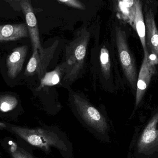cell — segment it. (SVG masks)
<instances>
[{
	"label": "cell",
	"instance_id": "cell-9",
	"mask_svg": "<svg viewBox=\"0 0 158 158\" xmlns=\"http://www.w3.org/2000/svg\"><path fill=\"white\" fill-rule=\"evenodd\" d=\"M27 24L0 25V42L14 41L28 37Z\"/></svg>",
	"mask_w": 158,
	"mask_h": 158
},
{
	"label": "cell",
	"instance_id": "cell-10",
	"mask_svg": "<svg viewBox=\"0 0 158 158\" xmlns=\"http://www.w3.org/2000/svg\"><path fill=\"white\" fill-rule=\"evenodd\" d=\"M114 9L119 16L134 27L136 0H112Z\"/></svg>",
	"mask_w": 158,
	"mask_h": 158
},
{
	"label": "cell",
	"instance_id": "cell-15",
	"mask_svg": "<svg viewBox=\"0 0 158 158\" xmlns=\"http://www.w3.org/2000/svg\"><path fill=\"white\" fill-rule=\"evenodd\" d=\"M99 59L102 74L106 78L108 79L110 75L111 63L109 52L106 46H103L100 50Z\"/></svg>",
	"mask_w": 158,
	"mask_h": 158
},
{
	"label": "cell",
	"instance_id": "cell-17",
	"mask_svg": "<svg viewBox=\"0 0 158 158\" xmlns=\"http://www.w3.org/2000/svg\"><path fill=\"white\" fill-rule=\"evenodd\" d=\"M40 54L38 50L33 51L32 56L28 63L25 74L27 76H32L37 74L39 66Z\"/></svg>",
	"mask_w": 158,
	"mask_h": 158
},
{
	"label": "cell",
	"instance_id": "cell-14",
	"mask_svg": "<svg viewBox=\"0 0 158 158\" xmlns=\"http://www.w3.org/2000/svg\"><path fill=\"white\" fill-rule=\"evenodd\" d=\"M158 123V112L154 115L145 129L141 136V144L147 145L156 140L158 135V131L157 130Z\"/></svg>",
	"mask_w": 158,
	"mask_h": 158
},
{
	"label": "cell",
	"instance_id": "cell-11",
	"mask_svg": "<svg viewBox=\"0 0 158 158\" xmlns=\"http://www.w3.org/2000/svg\"><path fill=\"white\" fill-rule=\"evenodd\" d=\"M134 28L136 30L137 34L140 38L143 49L144 55H148L149 53L147 47L146 41L145 22L144 20L141 0H136V13L135 17Z\"/></svg>",
	"mask_w": 158,
	"mask_h": 158
},
{
	"label": "cell",
	"instance_id": "cell-12",
	"mask_svg": "<svg viewBox=\"0 0 158 158\" xmlns=\"http://www.w3.org/2000/svg\"><path fill=\"white\" fill-rule=\"evenodd\" d=\"M58 44V41L55 42L51 46L44 49L39 52L40 59H39V66L37 74L40 79L43 77L46 73V69L50 64L53 55L55 52L56 47Z\"/></svg>",
	"mask_w": 158,
	"mask_h": 158
},
{
	"label": "cell",
	"instance_id": "cell-5",
	"mask_svg": "<svg viewBox=\"0 0 158 158\" xmlns=\"http://www.w3.org/2000/svg\"><path fill=\"white\" fill-rule=\"evenodd\" d=\"M20 4L25 14L26 24L32 43L33 51L40 52L43 48L41 45L37 19L29 0H20Z\"/></svg>",
	"mask_w": 158,
	"mask_h": 158
},
{
	"label": "cell",
	"instance_id": "cell-18",
	"mask_svg": "<svg viewBox=\"0 0 158 158\" xmlns=\"http://www.w3.org/2000/svg\"><path fill=\"white\" fill-rule=\"evenodd\" d=\"M8 144L9 151L12 158H36L29 152L18 146L15 143L10 141Z\"/></svg>",
	"mask_w": 158,
	"mask_h": 158
},
{
	"label": "cell",
	"instance_id": "cell-4",
	"mask_svg": "<svg viewBox=\"0 0 158 158\" xmlns=\"http://www.w3.org/2000/svg\"><path fill=\"white\" fill-rule=\"evenodd\" d=\"M116 41L121 64L133 89L136 87L138 75L135 62L127 44L126 33L119 27L116 28Z\"/></svg>",
	"mask_w": 158,
	"mask_h": 158
},
{
	"label": "cell",
	"instance_id": "cell-3",
	"mask_svg": "<svg viewBox=\"0 0 158 158\" xmlns=\"http://www.w3.org/2000/svg\"><path fill=\"white\" fill-rule=\"evenodd\" d=\"M73 97L76 109L84 122L99 139L109 142V126L103 114L77 94H73Z\"/></svg>",
	"mask_w": 158,
	"mask_h": 158
},
{
	"label": "cell",
	"instance_id": "cell-8",
	"mask_svg": "<svg viewBox=\"0 0 158 158\" xmlns=\"http://www.w3.org/2000/svg\"><path fill=\"white\" fill-rule=\"evenodd\" d=\"M26 45L15 49L6 59V68L8 77L11 79L16 77L23 67L27 52Z\"/></svg>",
	"mask_w": 158,
	"mask_h": 158
},
{
	"label": "cell",
	"instance_id": "cell-19",
	"mask_svg": "<svg viewBox=\"0 0 158 158\" xmlns=\"http://www.w3.org/2000/svg\"><path fill=\"white\" fill-rule=\"evenodd\" d=\"M60 2L68 6H70L73 8L80 9V10H85V6L83 3L80 0H57Z\"/></svg>",
	"mask_w": 158,
	"mask_h": 158
},
{
	"label": "cell",
	"instance_id": "cell-2",
	"mask_svg": "<svg viewBox=\"0 0 158 158\" xmlns=\"http://www.w3.org/2000/svg\"><path fill=\"white\" fill-rule=\"evenodd\" d=\"M90 37L89 31L82 29L66 47L65 81H75L82 70Z\"/></svg>",
	"mask_w": 158,
	"mask_h": 158
},
{
	"label": "cell",
	"instance_id": "cell-16",
	"mask_svg": "<svg viewBox=\"0 0 158 158\" xmlns=\"http://www.w3.org/2000/svg\"><path fill=\"white\" fill-rule=\"evenodd\" d=\"M18 101L15 97L12 95L5 94L0 96V111L8 112L15 108Z\"/></svg>",
	"mask_w": 158,
	"mask_h": 158
},
{
	"label": "cell",
	"instance_id": "cell-7",
	"mask_svg": "<svg viewBox=\"0 0 158 158\" xmlns=\"http://www.w3.org/2000/svg\"><path fill=\"white\" fill-rule=\"evenodd\" d=\"M146 41L148 53L153 54L158 59V30L155 15L152 9H147L145 13Z\"/></svg>",
	"mask_w": 158,
	"mask_h": 158
},
{
	"label": "cell",
	"instance_id": "cell-1",
	"mask_svg": "<svg viewBox=\"0 0 158 158\" xmlns=\"http://www.w3.org/2000/svg\"><path fill=\"white\" fill-rule=\"evenodd\" d=\"M8 128L30 146L49 154L55 148L64 158L73 156L72 143L61 131L51 128L30 129L8 124Z\"/></svg>",
	"mask_w": 158,
	"mask_h": 158
},
{
	"label": "cell",
	"instance_id": "cell-13",
	"mask_svg": "<svg viewBox=\"0 0 158 158\" xmlns=\"http://www.w3.org/2000/svg\"><path fill=\"white\" fill-rule=\"evenodd\" d=\"M66 69L65 64L57 66L54 70L50 72H46L41 79L40 85L37 90H40L45 86H53L58 84L61 81V77Z\"/></svg>",
	"mask_w": 158,
	"mask_h": 158
},
{
	"label": "cell",
	"instance_id": "cell-6",
	"mask_svg": "<svg viewBox=\"0 0 158 158\" xmlns=\"http://www.w3.org/2000/svg\"><path fill=\"white\" fill-rule=\"evenodd\" d=\"M148 55H144L136 83L135 107L139 106L150 83L153 76L156 74V67L149 63Z\"/></svg>",
	"mask_w": 158,
	"mask_h": 158
}]
</instances>
